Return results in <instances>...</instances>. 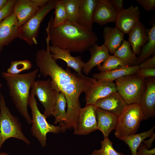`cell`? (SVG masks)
Listing matches in <instances>:
<instances>
[{
  "label": "cell",
  "mask_w": 155,
  "mask_h": 155,
  "mask_svg": "<svg viewBox=\"0 0 155 155\" xmlns=\"http://www.w3.org/2000/svg\"><path fill=\"white\" fill-rule=\"evenodd\" d=\"M15 0H9L8 2L0 10V22L13 13V7Z\"/></svg>",
  "instance_id": "obj_34"
},
{
  "label": "cell",
  "mask_w": 155,
  "mask_h": 155,
  "mask_svg": "<svg viewBox=\"0 0 155 155\" xmlns=\"http://www.w3.org/2000/svg\"><path fill=\"white\" fill-rule=\"evenodd\" d=\"M55 16L51 18L49 22L54 26H61L68 20V17L65 8L61 0H57L55 7Z\"/></svg>",
  "instance_id": "obj_30"
},
{
  "label": "cell",
  "mask_w": 155,
  "mask_h": 155,
  "mask_svg": "<svg viewBox=\"0 0 155 155\" xmlns=\"http://www.w3.org/2000/svg\"><path fill=\"white\" fill-rule=\"evenodd\" d=\"M128 34L127 41L131 45L133 51L136 55H139L141 48L148 40L147 29L139 21L130 31Z\"/></svg>",
  "instance_id": "obj_20"
},
{
  "label": "cell",
  "mask_w": 155,
  "mask_h": 155,
  "mask_svg": "<svg viewBox=\"0 0 155 155\" xmlns=\"http://www.w3.org/2000/svg\"><path fill=\"white\" fill-rule=\"evenodd\" d=\"M148 40L141 49L139 57H137V65L150 57L155 53V24L152 27L147 29Z\"/></svg>",
  "instance_id": "obj_27"
},
{
  "label": "cell",
  "mask_w": 155,
  "mask_h": 155,
  "mask_svg": "<svg viewBox=\"0 0 155 155\" xmlns=\"http://www.w3.org/2000/svg\"><path fill=\"white\" fill-rule=\"evenodd\" d=\"M46 49L38 50L35 61L40 73L44 77L49 76L52 86L57 91L62 92L65 98L67 105V118L61 123L64 129L75 128L81 108L80 96L97 81V80L83 74L72 72L69 67L64 69L59 65L52 57L49 51V41L46 38Z\"/></svg>",
  "instance_id": "obj_1"
},
{
  "label": "cell",
  "mask_w": 155,
  "mask_h": 155,
  "mask_svg": "<svg viewBox=\"0 0 155 155\" xmlns=\"http://www.w3.org/2000/svg\"><path fill=\"white\" fill-rule=\"evenodd\" d=\"M144 120V114L139 104H128L118 116L115 134L119 139L136 134L142 121Z\"/></svg>",
  "instance_id": "obj_6"
},
{
  "label": "cell",
  "mask_w": 155,
  "mask_h": 155,
  "mask_svg": "<svg viewBox=\"0 0 155 155\" xmlns=\"http://www.w3.org/2000/svg\"><path fill=\"white\" fill-rule=\"evenodd\" d=\"M117 12L109 0H98L93 18V22L102 26L110 22L115 23Z\"/></svg>",
  "instance_id": "obj_18"
},
{
  "label": "cell",
  "mask_w": 155,
  "mask_h": 155,
  "mask_svg": "<svg viewBox=\"0 0 155 155\" xmlns=\"http://www.w3.org/2000/svg\"><path fill=\"white\" fill-rule=\"evenodd\" d=\"M126 66L119 59L114 55H109L102 65L97 67L100 72H105Z\"/></svg>",
  "instance_id": "obj_31"
},
{
  "label": "cell",
  "mask_w": 155,
  "mask_h": 155,
  "mask_svg": "<svg viewBox=\"0 0 155 155\" xmlns=\"http://www.w3.org/2000/svg\"><path fill=\"white\" fill-rule=\"evenodd\" d=\"M93 104L86 105L81 108L74 133L78 135H86L97 129L96 110Z\"/></svg>",
  "instance_id": "obj_10"
},
{
  "label": "cell",
  "mask_w": 155,
  "mask_h": 155,
  "mask_svg": "<svg viewBox=\"0 0 155 155\" xmlns=\"http://www.w3.org/2000/svg\"><path fill=\"white\" fill-rule=\"evenodd\" d=\"M114 91L117 90L115 83L113 82L97 80L84 92L86 105H94L98 100Z\"/></svg>",
  "instance_id": "obj_11"
},
{
  "label": "cell",
  "mask_w": 155,
  "mask_h": 155,
  "mask_svg": "<svg viewBox=\"0 0 155 155\" xmlns=\"http://www.w3.org/2000/svg\"></svg>",
  "instance_id": "obj_46"
},
{
  "label": "cell",
  "mask_w": 155,
  "mask_h": 155,
  "mask_svg": "<svg viewBox=\"0 0 155 155\" xmlns=\"http://www.w3.org/2000/svg\"><path fill=\"white\" fill-rule=\"evenodd\" d=\"M155 133H154L149 139L146 140H144L143 141L144 144L146 145L147 148L148 149H149L152 146L155 138Z\"/></svg>",
  "instance_id": "obj_41"
},
{
  "label": "cell",
  "mask_w": 155,
  "mask_h": 155,
  "mask_svg": "<svg viewBox=\"0 0 155 155\" xmlns=\"http://www.w3.org/2000/svg\"><path fill=\"white\" fill-rule=\"evenodd\" d=\"M155 77L148 78L146 87L139 104L143 111L144 120L153 118L155 115Z\"/></svg>",
  "instance_id": "obj_12"
},
{
  "label": "cell",
  "mask_w": 155,
  "mask_h": 155,
  "mask_svg": "<svg viewBox=\"0 0 155 155\" xmlns=\"http://www.w3.org/2000/svg\"><path fill=\"white\" fill-rule=\"evenodd\" d=\"M137 151V155H155V149H148L145 144L142 143L140 144Z\"/></svg>",
  "instance_id": "obj_37"
},
{
  "label": "cell",
  "mask_w": 155,
  "mask_h": 155,
  "mask_svg": "<svg viewBox=\"0 0 155 155\" xmlns=\"http://www.w3.org/2000/svg\"><path fill=\"white\" fill-rule=\"evenodd\" d=\"M31 91L44 106V115L46 118L52 115L57 92L53 87L50 78L46 80H36L33 83Z\"/></svg>",
  "instance_id": "obj_9"
},
{
  "label": "cell",
  "mask_w": 155,
  "mask_h": 155,
  "mask_svg": "<svg viewBox=\"0 0 155 155\" xmlns=\"http://www.w3.org/2000/svg\"><path fill=\"white\" fill-rule=\"evenodd\" d=\"M40 9L32 0H15L13 13L16 16L21 27L28 22Z\"/></svg>",
  "instance_id": "obj_16"
},
{
  "label": "cell",
  "mask_w": 155,
  "mask_h": 155,
  "mask_svg": "<svg viewBox=\"0 0 155 155\" xmlns=\"http://www.w3.org/2000/svg\"><path fill=\"white\" fill-rule=\"evenodd\" d=\"M57 1V0H50L26 24L20 27L18 38L29 45L37 44V38L41 24L48 13L55 9Z\"/></svg>",
  "instance_id": "obj_8"
},
{
  "label": "cell",
  "mask_w": 155,
  "mask_h": 155,
  "mask_svg": "<svg viewBox=\"0 0 155 155\" xmlns=\"http://www.w3.org/2000/svg\"><path fill=\"white\" fill-rule=\"evenodd\" d=\"M0 155H9V154L6 152H2L0 153Z\"/></svg>",
  "instance_id": "obj_43"
},
{
  "label": "cell",
  "mask_w": 155,
  "mask_h": 155,
  "mask_svg": "<svg viewBox=\"0 0 155 155\" xmlns=\"http://www.w3.org/2000/svg\"><path fill=\"white\" fill-rule=\"evenodd\" d=\"M3 46L0 44V52L3 49Z\"/></svg>",
  "instance_id": "obj_44"
},
{
  "label": "cell",
  "mask_w": 155,
  "mask_h": 155,
  "mask_svg": "<svg viewBox=\"0 0 155 155\" xmlns=\"http://www.w3.org/2000/svg\"><path fill=\"white\" fill-rule=\"evenodd\" d=\"M135 1L146 11H150L155 9V0H136Z\"/></svg>",
  "instance_id": "obj_36"
},
{
  "label": "cell",
  "mask_w": 155,
  "mask_h": 155,
  "mask_svg": "<svg viewBox=\"0 0 155 155\" xmlns=\"http://www.w3.org/2000/svg\"><path fill=\"white\" fill-rule=\"evenodd\" d=\"M115 81L117 92L128 105L140 104L146 87V79L135 74L121 77Z\"/></svg>",
  "instance_id": "obj_7"
},
{
  "label": "cell",
  "mask_w": 155,
  "mask_h": 155,
  "mask_svg": "<svg viewBox=\"0 0 155 155\" xmlns=\"http://www.w3.org/2000/svg\"><path fill=\"white\" fill-rule=\"evenodd\" d=\"M96 113L97 129L102 132L104 138L108 137L110 132L116 127L118 116L97 107L96 108Z\"/></svg>",
  "instance_id": "obj_19"
},
{
  "label": "cell",
  "mask_w": 155,
  "mask_h": 155,
  "mask_svg": "<svg viewBox=\"0 0 155 155\" xmlns=\"http://www.w3.org/2000/svg\"><path fill=\"white\" fill-rule=\"evenodd\" d=\"M28 105L32 115V133L37 139L41 147L44 148L46 145L47 134L49 133L57 134L63 132L62 126L60 124L55 126L47 121L45 117L38 109L35 96L31 91Z\"/></svg>",
  "instance_id": "obj_5"
},
{
  "label": "cell",
  "mask_w": 155,
  "mask_h": 155,
  "mask_svg": "<svg viewBox=\"0 0 155 155\" xmlns=\"http://www.w3.org/2000/svg\"><path fill=\"white\" fill-rule=\"evenodd\" d=\"M35 4L40 8L48 4L50 0H32Z\"/></svg>",
  "instance_id": "obj_40"
},
{
  "label": "cell",
  "mask_w": 155,
  "mask_h": 155,
  "mask_svg": "<svg viewBox=\"0 0 155 155\" xmlns=\"http://www.w3.org/2000/svg\"><path fill=\"white\" fill-rule=\"evenodd\" d=\"M45 30L52 46L71 52H84L98 40L96 34L92 31L69 20L58 26H53L49 21Z\"/></svg>",
  "instance_id": "obj_2"
},
{
  "label": "cell",
  "mask_w": 155,
  "mask_h": 155,
  "mask_svg": "<svg viewBox=\"0 0 155 155\" xmlns=\"http://www.w3.org/2000/svg\"><path fill=\"white\" fill-rule=\"evenodd\" d=\"M127 66H131L136 64L137 57L131 49L129 42L124 40L121 46L113 53Z\"/></svg>",
  "instance_id": "obj_25"
},
{
  "label": "cell",
  "mask_w": 155,
  "mask_h": 155,
  "mask_svg": "<svg viewBox=\"0 0 155 155\" xmlns=\"http://www.w3.org/2000/svg\"><path fill=\"white\" fill-rule=\"evenodd\" d=\"M89 50L90 58L85 63L82 70L86 75H88L94 67L100 65L110 55L108 50L104 44L99 46L95 43Z\"/></svg>",
  "instance_id": "obj_22"
},
{
  "label": "cell",
  "mask_w": 155,
  "mask_h": 155,
  "mask_svg": "<svg viewBox=\"0 0 155 155\" xmlns=\"http://www.w3.org/2000/svg\"><path fill=\"white\" fill-rule=\"evenodd\" d=\"M135 74L143 79L147 78L155 77V68H140L137 71Z\"/></svg>",
  "instance_id": "obj_35"
},
{
  "label": "cell",
  "mask_w": 155,
  "mask_h": 155,
  "mask_svg": "<svg viewBox=\"0 0 155 155\" xmlns=\"http://www.w3.org/2000/svg\"><path fill=\"white\" fill-rule=\"evenodd\" d=\"M154 125L148 131L128 136L120 139L129 146L132 155H137V149L142 142L147 138L150 137L154 133Z\"/></svg>",
  "instance_id": "obj_28"
},
{
  "label": "cell",
  "mask_w": 155,
  "mask_h": 155,
  "mask_svg": "<svg viewBox=\"0 0 155 155\" xmlns=\"http://www.w3.org/2000/svg\"><path fill=\"white\" fill-rule=\"evenodd\" d=\"M94 105L96 107L113 113L118 116L128 104L117 91H114L98 100Z\"/></svg>",
  "instance_id": "obj_15"
},
{
  "label": "cell",
  "mask_w": 155,
  "mask_h": 155,
  "mask_svg": "<svg viewBox=\"0 0 155 155\" xmlns=\"http://www.w3.org/2000/svg\"><path fill=\"white\" fill-rule=\"evenodd\" d=\"M61 1L65 8L68 20L77 23L81 0Z\"/></svg>",
  "instance_id": "obj_29"
},
{
  "label": "cell",
  "mask_w": 155,
  "mask_h": 155,
  "mask_svg": "<svg viewBox=\"0 0 155 155\" xmlns=\"http://www.w3.org/2000/svg\"><path fill=\"white\" fill-rule=\"evenodd\" d=\"M38 69L28 73L11 74L3 72L2 75L7 82L10 96L16 109L29 124L32 119L28 111L30 96V90L36 81Z\"/></svg>",
  "instance_id": "obj_3"
},
{
  "label": "cell",
  "mask_w": 155,
  "mask_h": 155,
  "mask_svg": "<svg viewBox=\"0 0 155 155\" xmlns=\"http://www.w3.org/2000/svg\"><path fill=\"white\" fill-rule=\"evenodd\" d=\"M2 87V84L1 83H0V96L1 94V92H0V90L1 89V88Z\"/></svg>",
  "instance_id": "obj_45"
},
{
  "label": "cell",
  "mask_w": 155,
  "mask_h": 155,
  "mask_svg": "<svg viewBox=\"0 0 155 155\" xmlns=\"http://www.w3.org/2000/svg\"><path fill=\"white\" fill-rule=\"evenodd\" d=\"M139 66L140 68H155V55L140 63Z\"/></svg>",
  "instance_id": "obj_38"
},
{
  "label": "cell",
  "mask_w": 155,
  "mask_h": 155,
  "mask_svg": "<svg viewBox=\"0 0 155 155\" xmlns=\"http://www.w3.org/2000/svg\"><path fill=\"white\" fill-rule=\"evenodd\" d=\"M100 143L101 148L94 150L91 155H125L115 150L113 146V142L109 140L108 137L104 138Z\"/></svg>",
  "instance_id": "obj_32"
},
{
  "label": "cell",
  "mask_w": 155,
  "mask_h": 155,
  "mask_svg": "<svg viewBox=\"0 0 155 155\" xmlns=\"http://www.w3.org/2000/svg\"><path fill=\"white\" fill-rule=\"evenodd\" d=\"M32 64L28 60L12 61L7 69V73L11 74H18L21 72L31 69Z\"/></svg>",
  "instance_id": "obj_33"
},
{
  "label": "cell",
  "mask_w": 155,
  "mask_h": 155,
  "mask_svg": "<svg viewBox=\"0 0 155 155\" xmlns=\"http://www.w3.org/2000/svg\"><path fill=\"white\" fill-rule=\"evenodd\" d=\"M67 101L64 94L61 92L57 91L52 113L55 118V124L66 121L67 118L65 108Z\"/></svg>",
  "instance_id": "obj_26"
},
{
  "label": "cell",
  "mask_w": 155,
  "mask_h": 155,
  "mask_svg": "<svg viewBox=\"0 0 155 155\" xmlns=\"http://www.w3.org/2000/svg\"><path fill=\"white\" fill-rule=\"evenodd\" d=\"M140 12L139 7L132 5L117 13L115 27L124 34H128L139 21Z\"/></svg>",
  "instance_id": "obj_13"
},
{
  "label": "cell",
  "mask_w": 155,
  "mask_h": 155,
  "mask_svg": "<svg viewBox=\"0 0 155 155\" xmlns=\"http://www.w3.org/2000/svg\"><path fill=\"white\" fill-rule=\"evenodd\" d=\"M20 27L13 13L0 22V44L3 46H7L18 38Z\"/></svg>",
  "instance_id": "obj_14"
},
{
  "label": "cell",
  "mask_w": 155,
  "mask_h": 155,
  "mask_svg": "<svg viewBox=\"0 0 155 155\" xmlns=\"http://www.w3.org/2000/svg\"><path fill=\"white\" fill-rule=\"evenodd\" d=\"M49 49L52 57L55 60L60 59L65 61L68 67H71L80 75L82 73L85 63L79 56H72L71 52L67 50L57 46H50Z\"/></svg>",
  "instance_id": "obj_17"
},
{
  "label": "cell",
  "mask_w": 155,
  "mask_h": 155,
  "mask_svg": "<svg viewBox=\"0 0 155 155\" xmlns=\"http://www.w3.org/2000/svg\"><path fill=\"white\" fill-rule=\"evenodd\" d=\"M113 8L117 12L121 11L124 9L123 0H109Z\"/></svg>",
  "instance_id": "obj_39"
},
{
  "label": "cell",
  "mask_w": 155,
  "mask_h": 155,
  "mask_svg": "<svg viewBox=\"0 0 155 155\" xmlns=\"http://www.w3.org/2000/svg\"><path fill=\"white\" fill-rule=\"evenodd\" d=\"M9 0H0V10L6 5Z\"/></svg>",
  "instance_id": "obj_42"
},
{
  "label": "cell",
  "mask_w": 155,
  "mask_h": 155,
  "mask_svg": "<svg viewBox=\"0 0 155 155\" xmlns=\"http://www.w3.org/2000/svg\"><path fill=\"white\" fill-rule=\"evenodd\" d=\"M98 0H81L80 1L77 23L92 31L93 29V18Z\"/></svg>",
  "instance_id": "obj_21"
},
{
  "label": "cell",
  "mask_w": 155,
  "mask_h": 155,
  "mask_svg": "<svg viewBox=\"0 0 155 155\" xmlns=\"http://www.w3.org/2000/svg\"><path fill=\"white\" fill-rule=\"evenodd\" d=\"M103 44L109 52L113 54L121 46L124 37V34L116 27H104L103 31Z\"/></svg>",
  "instance_id": "obj_23"
},
{
  "label": "cell",
  "mask_w": 155,
  "mask_h": 155,
  "mask_svg": "<svg viewBox=\"0 0 155 155\" xmlns=\"http://www.w3.org/2000/svg\"><path fill=\"white\" fill-rule=\"evenodd\" d=\"M0 150L4 142L10 138H16L30 145V141L22 132L19 119L11 114L2 94L0 96Z\"/></svg>",
  "instance_id": "obj_4"
},
{
  "label": "cell",
  "mask_w": 155,
  "mask_h": 155,
  "mask_svg": "<svg viewBox=\"0 0 155 155\" xmlns=\"http://www.w3.org/2000/svg\"><path fill=\"white\" fill-rule=\"evenodd\" d=\"M139 69L138 65L125 66L110 71L94 73L93 78L97 80L113 82L123 76L135 74Z\"/></svg>",
  "instance_id": "obj_24"
}]
</instances>
